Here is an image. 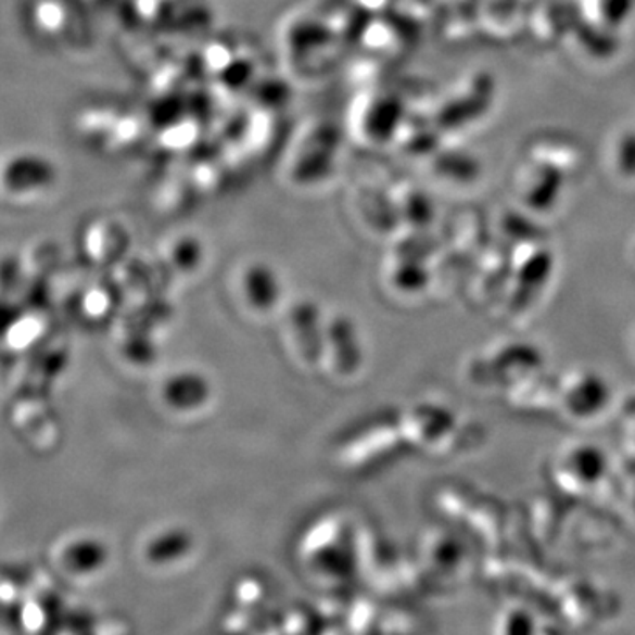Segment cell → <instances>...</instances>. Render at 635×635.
Returning <instances> with one entry per match:
<instances>
[{
  "label": "cell",
  "mask_w": 635,
  "mask_h": 635,
  "mask_svg": "<svg viewBox=\"0 0 635 635\" xmlns=\"http://www.w3.org/2000/svg\"><path fill=\"white\" fill-rule=\"evenodd\" d=\"M56 172L52 161L36 152L13 155L2 169V182L13 193H34L52 186Z\"/></svg>",
  "instance_id": "1"
},
{
  "label": "cell",
  "mask_w": 635,
  "mask_h": 635,
  "mask_svg": "<svg viewBox=\"0 0 635 635\" xmlns=\"http://www.w3.org/2000/svg\"><path fill=\"white\" fill-rule=\"evenodd\" d=\"M244 295L254 309L265 310L276 306L279 284L272 270L264 265L251 267L250 272L244 276Z\"/></svg>",
  "instance_id": "2"
}]
</instances>
